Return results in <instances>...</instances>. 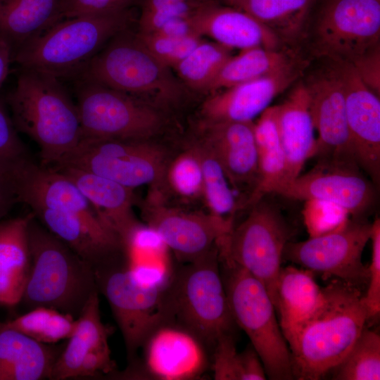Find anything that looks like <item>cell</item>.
<instances>
[{"mask_svg":"<svg viewBox=\"0 0 380 380\" xmlns=\"http://www.w3.org/2000/svg\"><path fill=\"white\" fill-rule=\"evenodd\" d=\"M277 106V126L286 161V182L300 175L305 162L315 153V129L306 85L296 87Z\"/></svg>","mask_w":380,"mask_h":380,"instance_id":"cb8c5ba5","label":"cell"},{"mask_svg":"<svg viewBox=\"0 0 380 380\" xmlns=\"http://www.w3.org/2000/svg\"><path fill=\"white\" fill-rule=\"evenodd\" d=\"M336 380L380 379V336L366 327L344 358L330 372Z\"/></svg>","mask_w":380,"mask_h":380,"instance_id":"8d00e7d4","label":"cell"},{"mask_svg":"<svg viewBox=\"0 0 380 380\" xmlns=\"http://www.w3.org/2000/svg\"><path fill=\"white\" fill-rule=\"evenodd\" d=\"M216 1L249 14L277 34L297 30L312 0Z\"/></svg>","mask_w":380,"mask_h":380,"instance_id":"e575fe53","label":"cell"},{"mask_svg":"<svg viewBox=\"0 0 380 380\" xmlns=\"http://www.w3.org/2000/svg\"><path fill=\"white\" fill-rule=\"evenodd\" d=\"M201 5L170 2L152 11H141L138 32L154 33L174 19L189 17Z\"/></svg>","mask_w":380,"mask_h":380,"instance_id":"7bdbcfd3","label":"cell"},{"mask_svg":"<svg viewBox=\"0 0 380 380\" xmlns=\"http://www.w3.org/2000/svg\"><path fill=\"white\" fill-rule=\"evenodd\" d=\"M219 258L234 321L248 336L267 376L272 380L293 379L291 353L266 288L241 267Z\"/></svg>","mask_w":380,"mask_h":380,"instance_id":"8992f818","label":"cell"},{"mask_svg":"<svg viewBox=\"0 0 380 380\" xmlns=\"http://www.w3.org/2000/svg\"><path fill=\"white\" fill-rule=\"evenodd\" d=\"M191 141L201 161L202 201L207 208V213L216 218L234 222V217L240 210V203L222 165L209 147L198 138L196 137Z\"/></svg>","mask_w":380,"mask_h":380,"instance_id":"836d02e7","label":"cell"},{"mask_svg":"<svg viewBox=\"0 0 380 380\" xmlns=\"http://www.w3.org/2000/svg\"><path fill=\"white\" fill-rule=\"evenodd\" d=\"M196 137L214 153L234 190L246 194L243 208L259 180L255 122H199Z\"/></svg>","mask_w":380,"mask_h":380,"instance_id":"d6986e66","label":"cell"},{"mask_svg":"<svg viewBox=\"0 0 380 380\" xmlns=\"http://www.w3.org/2000/svg\"><path fill=\"white\" fill-rule=\"evenodd\" d=\"M379 1H380V0H379Z\"/></svg>","mask_w":380,"mask_h":380,"instance_id":"f907efd6","label":"cell"},{"mask_svg":"<svg viewBox=\"0 0 380 380\" xmlns=\"http://www.w3.org/2000/svg\"><path fill=\"white\" fill-rule=\"evenodd\" d=\"M305 85L317 132L314 157L317 156L320 161L357 165L350 145L344 90L336 63Z\"/></svg>","mask_w":380,"mask_h":380,"instance_id":"e0dca14e","label":"cell"},{"mask_svg":"<svg viewBox=\"0 0 380 380\" xmlns=\"http://www.w3.org/2000/svg\"><path fill=\"white\" fill-rule=\"evenodd\" d=\"M316 30L321 53L334 61L350 63L379 44L380 1L329 0Z\"/></svg>","mask_w":380,"mask_h":380,"instance_id":"9a60e30c","label":"cell"},{"mask_svg":"<svg viewBox=\"0 0 380 380\" xmlns=\"http://www.w3.org/2000/svg\"><path fill=\"white\" fill-rule=\"evenodd\" d=\"M69 177L91 205L101 221L122 241L139 224L133 206L136 201L133 189L115 181L80 168L53 167Z\"/></svg>","mask_w":380,"mask_h":380,"instance_id":"603a6c76","label":"cell"},{"mask_svg":"<svg viewBox=\"0 0 380 380\" xmlns=\"http://www.w3.org/2000/svg\"><path fill=\"white\" fill-rule=\"evenodd\" d=\"M16 201H18L13 184L0 172V219Z\"/></svg>","mask_w":380,"mask_h":380,"instance_id":"c3c4849f","label":"cell"},{"mask_svg":"<svg viewBox=\"0 0 380 380\" xmlns=\"http://www.w3.org/2000/svg\"><path fill=\"white\" fill-rule=\"evenodd\" d=\"M36 218L94 268L118 257L122 251L119 236L74 215L46 208L32 209Z\"/></svg>","mask_w":380,"mask_h":380,"instance_id":"7402d4cb","label":"cell"},{"mask_svg":"<svg viewBox=\"0 0 380 380\" xmlns=\"http://www.w3.org/2000/svg\"><path fill=\"white\" fill-rule=\"evenodd\" d=\"M169 248L147 225L139 224L122 241L125 263L132 277L147 285L167 286L173 276Z\"/></svg>","mask_w":380,"mask_h":380,"instance_id":"f1b7e54d","label":"cell"},{"mask_svg":"<svg viewBox=\"0 0 380 380\" xmlns=\"http://www.w3.org/2000/svg\"><path fill=\"white\" fill-rule=\"evenodd\" d=\"M343 83L354 160L378 187L380 182V100L348 62L334 61Z\"/></svg>","mask_w":380,"mask_h":380,"instance_id":"2e32d148","label":"cell"},{"mask_svg":"<svg viewBox=\"0 0 380 380\" xmlns=\"http://www.w3.org/2000/svg\"><path fill=\"white\" fill-rule=\"evenodd\" d=\"M217 244L219 257L241 267L266 288L275 307L283 252L291 230L280 210L265 196Z\"/></svg>","mask_w":380,"mask_h":380,"instance_id":"ba28073f","label":"cell"},{"mask_svg":"<svg viewBox=\"0 0 380 380\" xmlns=\"http://www.w3.org/2000/svg\"><path fill=\"white\" fill-rule=\"evenodd\" d=\"M376 190L356 164L319 161L310 172L277 185L272 193L331 205L361 218L375 205Z\"/></svg>","mask_w":380,"mask_h":380,"instance_id":"5bb4252c","label":"cell"},{"mask_svg":"<svg viewBox=\"0 0 380 380\" xmlns=\"http://www.w3.org/2000/svg\"><path fill=\"white\" fill-rule=\"evenodd\" d=\"M298 75L292 61L269 75L210 94L201 104L200 122L253 121Z\"/></svg>","mask_w":380,"mask_h":380,"instance_id":"ffe728a7","label":"cell"},{"mask_svg":"<svg viewBox=\"0 0 380 380\" xmlns=\"http://www.w3.org/2000/svg\"><path fill=\"white\" fill-rule=\"evenodd\" d=\"M63 0H0V38L14 53L63 20Z\"/></svg>","mask_w":380,"mask_h":380,"instance_id":"4316f807","label":"cell"},{"mask_svg":"<svg viewBox=\"0 0 380 380\" xmlns=\"http://www.w3.org/2000/svg\"><path fill=\"white\" fill-rule=\"evenodd\" d=\"M211 369L216 380H241V355L234 334L222 336L212 350Z\"/></svg>","mask_w":380,"mask_h":380,"instance_id":"ab89813d","label":"cell"},{"mask_svg":"<svg viewBox=\"0 0 380 380\" xmlns=\"http://www.w3.org/2000/svg\"><path fill=\"white\" fill-rule=\"evenodd\" d=\"M293 61L277 49L256 46L241 50L232 56L222 65L210 84L208 92L211 94L222 88L252 80L272 73Z\"/></svg>","mask_w":380,"mask_h":380,"instance_id":"1f68e13d","label":"cell"},{"mask_svg":"<svg viewBox=\"0 0 380 380\" xmlns=\"http://www.w3.org/2000/svg\"><path fill=\"white\" fill-rule=\"evenodd\" d=\"M115 365L111 359L109 346L96 348L83 359L78 369L77 377L94 376L101 373L114 371Z\"/></svg>","mask_w":380,"mask_h":380,"instance_id":"bcb514c9","label":"cell"},{"mask_svg":"<svg viewBox=\"0 0 380 380\" xmlns=\"http://www.w3.org/2000/svg\"><path fill=\"white\" fill-rule=\"evenodd\" d=\"M56 310L37 307L4 324L32 338L45 343Z\"/></svg>","mask_w":380,"mask_h":380,"instance_id":"b9f144b4","label":"cell"},{"mask_svg":"<svg viewBox=\"0 0 380 380\" xmlns=\"http://www.w3.org/2000/svg\"><path fill=\"white\" fill-rule=\"evenodd\" d=\"M141 0H63V19L129 9Z\"/></svg>","mask_w":380,"mask_h":380,"instance_id":"ee69618b","label":"cell"},{"mask_svg":"<svg viewBox=\"0 0 380 380\" xmlns=\"http://www.w3.org/2000/svg\"><path fill=\"white\" fill-rule=\"evenodd\" d=\"M141 366L129 372L137 377L190 380L201 377L209 365L206 347L184 328L165 323L146 339Z\"/></svg>","mask_w":380,"mask_h":380,"instance_id":"ac0fdd59","label":"cell"},{"mask_svg":"<svg viewBox=\"0 0 380 380\" xmlns=\"http://www.w3.org/2000/svg\"><path fill=\"white\" fill-rule=\"evenodd\" d=\"M127 31L111 38L77 78L134 96L151 94L162 103L177 101L182 89L170 68L159 61L136 34Z\"/></svg>","mask_w":380,"mask_h":380,"instance_id":"52a82bcc","label":"cell"},{"mask_svg":"<svg viewBox=\"0 0 380 380\" xmlns=\"http://www.w3.org/2000/svg\"><path fill=\"white\" fill-rule=\"evenodd\" d=\"M371 232L372 223L361 218L346 219L327 232L302 241H289L283 259L360 289L367 285L369 279L362 255Z\"/></svg>","mask_w":380,"mask_h":380,"instance_id":"7c38bea8","label":"cell"},{"mask_svg":"<svg viewBox=\"0 0 380 380\" xmlns=\"http://www.w3.org/2000/svg\"><path fill=\"white\" fill-rule=\"evenodd\" d=\"M136 35L159 61L170 68H174L203 41L198 35L174 37L140 32Z\"/></svg>","mask_w":380,"mask_h":380,"instance_id":"f35d334b","label":"cell"},{"mask_svg":"<svg viewBox=\"0 0 380 380\" xmlns=\"http://www.w3.org/2000/svg\"><path fill=\"white\" fill-rule=\"evenodd\" d=\"M131 10L63 19L21 46L13 61L59 79L77 78L106 42L127 30Z\"/></svg>","mask_w":380,"mask_h":380,"instance_id":"277c9868","label":"cell"},{"mask_svg":"<svg viewBox=\"0 0 380 380\" xmlns=\"http://www.w3.org/2000/svg\"><path fill=\"white\" fill-rule=\"evenodd\" d=\"M171 153L153 139L83 138L61 161L51 167L85 170L134 189L156 187Z\"/></svg>","mask_w":380,"mask_h":380,"instance_id":"8fae6325","label":"cell"},{"mask_svg":"<svg viewBox=\"0 0 380 380\" xmlns=\"http://www.w3.org/2000/svg\"><path fill=\"white\" fill-rule=\"evenodd\" d=\"M241 380H264L267 379L262 362L251 344L241 353Z\"/></svg>","mask_w":380,"mask_h":380,"instance_id":"7dc6e473","label":"cell"},{"mask_svg":"<svg viewBox=\"0 0 380 380\" xmlns=\"http://www.w3.org/2000/svg\"><path fill=\"white\" fill-rule=\"evenodd\" d=\"M99 291L89 298L76 318L75 330L56 360L51 379L76 378L84 357L91 350L108 346L110 330L102 322Z\"/></svg>","mask_w":380,"mask_h":380,"instance_id":"f546056e","label":"cell"},{"mask_svg":"<svg viewBox=\"0 0 380 380\" xmlns=\"http://www.w3.org/2000/svg\"><path fill=\"white\" fill-rule=\"evenodd\" d=\"M184 145L178 153L170 154L159 184L152 188L165 198L170 195L184 203L202 201L201 161L191 140Z\"/></svg>","mask_w":380,"mask_h":380,"instance_id":"d6a6232c","label":"cell"},{"mask_svg":"<svg viewBox=\"0 0 380 380\" xmlns=\"http://www.w3.org/2000/svg\"><path fill=\"white\" fill-rule=\"evenodd\" d=\"M11 62H13L11 48L4 39L0 38V87L8 76Z\"/></svg>","mask_w":380,"mask_h":380,"instance_id":"681fc988","label":"cell"},{"mask_svg":"<svg viewBox=\"0 0 380 380\" xmlns=\"http://www.w3.org/2000/svg\"><path fill=\"white\" fill-rule=\"evenodd\" d=\"M168 322L194 335L212 351L224 335L234 334L220 270L218 248L175 270L167 288Z\"/></svg>","mask_w":380,"mask_h":380,"instance_id":"5b68a950","label":"cell"},{"mask_svg":"<svg viewBox=\"0 0 380 380\" xmlns=\"http://www.w3.org/2000/svg\"><path fill=\"white\" fill-rule=\"evenodd\" d=\"M372 250L371 262L368 267L369 279L363 301L367 310L369 320L375 319L380 312V220L372 222L370 236Z\"/></svg>","mask_w":380,"mask_h":380,"instance_id":"60d3db41","label":"cell"},{"mask_svg":"<svg viewBox=\"0 0 380 380\" xmlns=\"http://www.w3.org/2000/svg\"><path fill=\"white\" fill-rule=\"evenodd\" d=\"M7 103L17 130L37 144L44 166L58 164L83 138L77 104L53 75L21 68Z\"/></svg>","mask_w":380,"mask_h":380,"instance_id":"7a4b0ae2","label":"cell"},{"mask_svg":"<svg viewBox=\"0 0 380 380\" xmlns=\"http://www.w3.org/2000/svg\"><path fill=\"white\" fill-rule=\"evenodd\" d=\"M232 50L217 42L203 40L174 68L189 87L206 93L219 70L232 56Z\"/></svg>","mask_w":380,"mask_h":380,"instance_id":"d590c367","label":"cell"},{"mask_svg":"<svg viewBox=\"0 0 380 380\" xmlns=\"http://www.w3.org/2000/svg\"><path fill=\"white\" fill-rule=\"evenodd\" d=\"M360 80L374 93L380 94L379 44L369 49L350 63Z\"/></svg>","mask_w":380,"mask_h":380,"instance_id":"f6af8a7d","label":"cell"},{"mask_svg":"<svg viewBox=\"0 0 380 380\" xmlns=\"http://www.w3.org/2000/svg\"><path fill=\"white\" fill-rule=\"evenodd\" d=\"M277 106L266 108L255 123L258 151L259 180L257 186L244 203L243 209L271 194L286 180V161L277 126Z\"/></svg>","mask_w":380,"mask_h":380,"instance_id":"4dcf8cb0","label":"cell"},{"mask_svg":"<svg viewBox=\"0 0 380 380\" xmlns=\"http://www.w3.org/2000/svg\"><path fill=\"white\" fill-rule=\"evenodd\" d=\"M194 32L211 37L231 49L252 47L277 49L278 34L249 14L208 0L189 17Z\"/></svg>","mask_w":380,"mask_h":380,"instance_id":"44dd1931","label":"cell"},{"mask_svg":"<svg viewBox=\"0 0 380 380\" xmlns=\"http://www.w3.org/2000/svg\"><path fill=\"white\" fill-rule=\"evenodd\" d=\"M33 213L0 221V304L21 302L28 279L31 258L28 227Z\"/></svg>","mask_w":380,"mask_h":380,"instance_id":"d4e9b609","label":"cell"},{"mask_svg":"<svg viewBox=\"0 0 380 380\" xmlns=\"http://www.w3.org/2000/svg\"><path fill=\"white\" fill-rule=\"evenodd\" d=\"M77 82L76 104L83 138L153 139L162 131L165 118L156 108L89 79Z\"/></svg>","mask_w":380,"mask_h":380,"instance_id":"30bf717a","label":"cell"},{"mask_svg":"<svg viewBox=\"0 0 380 380\" xmlns=\"http://www.w3.org/2000/svg\"><path fill=\"white\" fill-rule=\"evenodd\" d=\"M324 292L321 305L286 338L294 379L318 380L330 373L369 320L360 289L334 279Z\"/></svg>","mask_w":380,"mask_h":380,"instance_id":"6da1fadb","label":"cell"},{"mask_svg":"<svg viewBox=\"0 0 380 380\" xmlns=\"http://www.w3.org/2000/svg\"><path fill=\"white\" fill-rule=\"evenodd\" d=\"M139 206L146 225L183 262L194 261L217 247L234 225L208 213L168 205L161 194L152 188Z\"/></svg>","mask_w":380,"mask_h":380,"instance_id":"4fadbf2b","label":"cell"},{"mask_svg":"<svg viewBox=\"0 0 380 380\" xmlns=\"http://www.w3.org/2000/svg\"><path fill=\"white\" fill-rule=\"evenodd\" d=\"M31 265L21 301L77 318L98 291L94 267L35 220L28 227Z\"/></svg>","mask_w":380,"mask_h":380,"instance_id":"3957f363","label":"cell"},{"mask_svg":"<svg viewBox=\"0 0 380 380\" xmlns=\"http://www.w3.org/2000/svg\"><path fill=\"white\" fill-rule=\"evenodd\" d=\"M324 298V288L316 282L312 272L292 265L281 267L276 311L285 339L315 311Z\"/></svg>","mask_w":380,"mask_h":380,"instance_id":"83f0119b","label":"cell"},{"mask_svg":"<svg viewBox=\"0 0 380 380\" xmlns=\"http://www.w3.org/2000/svg\"><path fill=\"white\" fill-rule=\"evenodd\" d=\"M62 350L0 322V380L49 379Z\"/></svg>","mask_w":380,"mask_h":380,"instance_id":"484cf974","label":"cell"},{"mask_svg":"<svg viewBox=\"0 0 380 380\" xmlns=\"http://www.w3.org/2000/svg\"><path fill=\"white\" fill-rule=\"evenodd\" d=\"M118 257L94 268L99 292L107 299L123 336L127 359L132 363L137 350L157 327L168 321L167 286L137 281Z\"/></svg>","mask_w":380,"mask_h":380,"instance_id":"9c48e42d","label":"cell"},{"mask_svg":"<svg viewBox=\"0 0 380 380\" xmlns=\"http://www.w3.org/2000/svg\"><path fill=\"white\" fill-rule=\"evenodd\" d=\"M29 160L12 118L0 99V172L13 185L18 170Z\"/></svg>","mask_w":380,"mask_h":380,"instance_id":"74e56055","label":"cell"}]
</instances>
